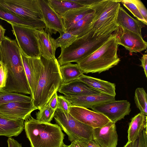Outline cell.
Listing matches in <instances>:
<instances>
[{
	"label": "cell",
	"mask_w": 147,
	"mask_h": 147,
	"mask_svg": "<svg viewBox=\"0 0 147 147\" xmlns=\"http://www.w3.org/2000/svg\"><path fill=\"white\" fill-rule=\"evenodd\" d=\"M77 38V36L67 32H65L59 37L55 39L56 49L58 47L62 51L69 47Z\"/></svg>",
	"instance_id": "obj_30"
},
{
	"label": "cell",
	"mask_w": 147,
	"mask_h": 147,
	"mask_svg": "<svg viewBox=\"0 0 147 147\" xmlns=\"http://www.w3.org/2000/svg\"><path fill=\"white\" fill-rule=\"evenodd\" d=\"M0 19L8 23H12L25 26L30 28V24L22 18L7 10L0 5Z\"/></svg>",
	"instance_id": "obj_28"
},
{
	"label": "cell",
	"mask_w": 147,
	"mask_h": 147,
	"mask_svg": "<svg viewBox=\"0 0 147 147\" xmlns=\"http://www.w3.org/2000/svg\"><path fill=\"white\" fill-rule=\"evenodd\" d=\"M42 66L33 103L40 110L49 102L62 84L59 65L56 57L51 59L40 56Z\"/></svg>",
	"instance_id": "obj_2"
},
{
	"label": "cell",
	"mask_w": 147,
	"mask_h": 147,
	"mask_svg": "<svg viewBox=\"0 0 147 147\" xmlns=\"http://www.w3.org/2000/svg\"><path fill=\"white\" fill-rule=\"evenodd\" d=\"M55 111L51 108L48 103L36 113V119L40 122L49 123L54 117Z\"/></svg>",
	"instance_id": "obj_31"
},
{
	"label": "cell",
	"mask_w": 147,
	"mask_h": 147,
	"mask_svg": "<svg viewBox=\"0 0 147 147\" xmlns=\"http://www.w3.org/2000/svg\"><path fill=\"white\" fill-rule=\"evenodd\" d=\"M134 100L136 105L145 115H147V94L143 88H137L135 91Z\"/></svg>",
	"instance_id": "obj_29"
},
{
	"label": "cell",
	"mask_w": 147,
	"mask_h": 147,
	"mask_svg": "<svg viewBox=\"0 0 147 147\" xmlns=\"http://www.w3.org/2000/svg\"><path fill=\"white\" fill-rule=\"evenodd\" d=\"M34 32L37 39L40 56L48 59L55 58V39L52 37L51 34L44 29L42 30L34 29Z\"/></svg>",
	"instance_id": "obj_17"
},
{
	"label": "cell",
	"mask_w": 147,
	"mask_h": 147,
	"mask_svg": "<svg viewBox=\"0 0 147 147\" xmlns=\"http://www.w3.org/2000/svg\"><path fill=\"white\" fill-rule=\"evenodd\" d=\"M54 117L56 123L67 135L71 142L78 140H92L93 128L79 121L69 113L57 109Z\"/></svg>",
	"instance_id": "obj_6"
},
{
	"label": "cell",
	"mask_w": 147,
	"mask_h": 147,
	"mask_svg": "<svg viewBox=\"0 0 147 147\" xmlns=\"http://www.w3.org/2000/svg\"><path fill=\"white\" fill-rule=\"evenodd\" d=\"M58 96L56 92L48 103L50 107L55 111L58 106Z\"/></svg>",
	"instance_id": "obj_38"
},
{
	"label": "cell",
	"mask_w": 147,
	"mask_h": 147,
	"mask_svg": "<svg viewBox=\"0 0 147 147\" xmlns=\"http://www.w3.org/2000/svg\"><path fill=\"white\" fill-rule=\"evenodd\" d=\"M95 17V13L94 10V11L87 14L65 32L77 36V38L80 37L92 30L91 24Z\"/></svg>",
	"instance_id": "obj_24"
},
{
	"label": "cell",
	"mask_w": 147,
	"mask_h": 147,
	"mask_svg": "<svg viewBox=\"0 0 147 147\" xmlns=\"http://www.w3.org/2000/svg\"><path fill=\"white\" fill-rule=\"evenodd\" d=\"M45 25V31L51 35L58 32L60 35L65 32L62 17L49 5L47 0H37Z\"/></svg>",
	"instance_id": "obj_9"
},
{
	"label": "cell",
	"mask_w": 147,
	"mask_h": 147,
	"mask_svg": "<svg viewBox=\"0 0 147 147\" xmlns=\"http://www.w3.org/2000/svg\"><path fill=\"white\" fill-rule=\"evenodd\" d=\"M6 30L0 24V43H1L5 37Z\"/></svg>",
	"instance_id": "obj_43"
},
{
	"label": "cell",
	"mask_w": 147,
	"mask_h": 147,
	"mask_svg": "<svg viewBox=\"0 0 147 147\" xmlns=\"http://www.w3.org/2000/svg\"><path fill=\"white\" fill-rule=\"evenodd\" d=\"M58 106L57 109L69 113V108L73 105L71 104L63 96H58Z\"/></svg>",
	"instance_id": "obj_34"
},
{
	"label": "cell",
	"mask_w": 147,
	"mask_h": 147,
	"mask_svg": "<svg viewBox=\"0 0 147 147\" xmlns=\"http://www.w3.org/2000/svg\"><path fill=\"white\" fill-rule=\"evenodd\" d=\"M24 123L31 147H60L63 142L65 134L58 124L40 122L31 116Z\"/></svg>",
	"instance_id": "obj_4"
},
{
	"label": "cell",
	"mask_w": 147,
	"mask_h": 147,
	"mask_svg": "<svg viewBox=\"0 0 147 147\" xmlns=\"http://www.w3.org/2000/svg\"><path fill=\"white\" fill-rule=\"evenodd\" d=\"M86 147H100L93 140H88Z\"/></svg>",
	"instance_id": "obj_42"
},
{
	"label": "cell",
	"mask_w": 147,
	"mask_h": 147,
	"mask_svg": "<svg viewBox=\"0 0 147 147\" xmlns=\"http://www.w3.org/2000/svg\"><path fill=\"white\" fill-rule=\"evenodd\" d=\"M92 140L100 147H117L118 135L115 123L110 121L101 127L93 128Z\"/></svg>",
	"instance_id": "obj_13"
},
{
	"label": "cell",
	"mask_w": 147,
	"mask_h": 147,
	"mask_svg": "<svg viewBox=\"0 0 147 147\" xmlns=\"http://www.w3.org/2000/svg\"><path fill=\"white\" fill-rule=\"evenodd\" d=\"M115 22L121 29L134 32L143 37L141 30L145 26L144 24L132 17L121 6L119 9Z\"/></svg>",
	"instance_id": "obj_18"
},
{
	"label": "cell",
	"mask_w": 147,
	"mask_h": 147,
	"mask_svg": "<svg viewBox=\"0 0 147 147\" xmlns=\"http://www.w3.org/2000/svg\"><path fill=\"white\" fill-rule=\"evenodd\" d=\"M21 55L25 73L30 87L33 98L39 78L42 66L40 58H32L25 55L20 50Z\"/></svg>",
	"instance_id": "obj_12"
},
{
	"label": "cell",
	"mask_w": 147,
	"mask_h": 147,
	"mask_svg": "<svg viewBox=\"0 0 147 147\" xmlns=\"http://www.w3.org/2000/svg\"><path fill=\"white\" fill-rule=\"evenodd\" d=\"M0 5L23 19L32 28L39 30L45 29L37 0H0Z\"/></svg>",
	"instance_id": "obj_5"
},
{
	"label": "cell",
	"mask_w": 147,
	"mask_h": 147,
	"mask_svg": "<svg viewBox=\"0 0 147 147\" xmlns=\"http://www.w3.org/2000/svg\"><path fill=\"white\" fill-rule=\"evenodd\" d=\"M147 116L142 112L132 118L128 130V141L135 140L143 130L147 127Z\"/></svg>",
	"instance_id": "obj_23"
},
{
	"label": "cell",
	"mask_w": 147,
	"mask_h": 147,
	"mask_svg": "<svg viewBox=\"0 0 147 147\" xmlns=\"http://www.w3.org/2000/svg\"><path fill=\"white\" fill-rule=\"evenodd\" d=\"M37 109L33 101H13L0 105V114L13 119L29 118L31 113Z\"/></svg>",
	"instance_id": "obj_10"
},
{
	"label": "cell",
	"mask_w": 147,
	"mask_h": 147,
	"mask_svg": "<svg viewBox=\"0 0 147 147\" xmlns=\"http://www.w3.org/2000/svg\"><path fill=\"white\" fill-rule=\"evenodd\" d=\"M101 0H72L78 4L85 7H91Z\"/></svg>",
	"instance_id": "obj_37"
},
{
	"label": "cell",
	"mask_w": 147,
	"mask_h": 147,
	"mask_svg": "<svg viewBox=\"0 0 147 147\" xmlns=\"http://www.w3.org/2000/svg\"><path fill=\"white\" fill-rule=\"evenodd\" d=\"M124 147H132V142L128 141Z\"/></svg>",
	"instance_id": "obj_44"
},
{
	"label": "cell",
	"mask_w": 147,
	"mask_h": 147,
	"mask_svg": "<svg viewBox=\"0 0 147 147\" xmlns=\"http://www.w3.org/2000/svg\"><path fill=\"white\" fill-rule=\"evenodd\" d=\"M1 63H0V67L1 66Z\"/></svg>",
	"instance_id": "obj_47"
},
{
	"label": "cell",
	"mask_w": 147,
	"mask_h": 147,
	"mask_svg": "<svg viewBox=\"0 0 147 147\" xmlns=\"http://www.w3.org/2000/svg\"><path fill=\"white\" fill-rule=\"evenodd\" d=\"M24 122L23 119H11L0 114V136H18L24 129Z\"/></svg>",
	"instance_id": "obj_20"
},
{
	"label": "cell",
	"mask_w": 147,
	"mask_h": 147,
	"mask_svg": "<svg viewBox=\"0 0 147 147\" xmlns=\"http://www.w3.org/2000/svg\"><path fill=\"white\" fill-rule=\"evenodd\" d=\"M47 1L51 7L61 17L69 10L85 7L72 0H47Z\"/></svg>",
	"instance_id": "obj_26"
},
{
	"label": "cell",
	"mask_w": 147,
	"mask_h": 147,
	"mask_svg": "<svg viewBox=\"0 0 147 147\" xmlns=\"http://www.w3.org/2000/svg\"><path fill=\"white\" fill-rule=\"evenodd\" d=\"M141 65H140L143 68L145 74L147 78V54H144L143 55L140 59Z\"/></svg>",
	"instance_id": "obj_40"
},
{
	"label": "cell",
	"mask_w": 147,
	"mask_h": 147,
	"mask_svg": "<svg viewBox=\"0 0 147 147\" xmlns=\"http://www.w3.org/2000/svg\"><path fill=\"white\" fill-rule=\"evenodd\" d=\"M60 147H68V146L65 145L63 142Z\"/></svg>",
	"instance_id": "obj_46"
},
{
	"label": "cell",
	"mask_w": 147,
	"mask_h": 147,
	"mask_svg": "<svg viewBox=\"0 0 147 147\" xmlns=\"http://www.w3.org/2000/svg\"><path fill=\"white\" fill-rule=\"evenodd\" d=\"M95 5L91 7H84L72 9L65 12L61 17L65 32L87 14L94 11L93 7Z\"/></svg>",
	"instance_id": "obj_22"
},
{
	"label": "cell",
	"mask_w": 147,
	"mask_h": 147,
	"mask_svg": "<svg viewBox=\"0 0 147 147\" xmlns=\"http://www.w3.org/2000/svg\"><path fill=\"white\" fill-rule=\"evenodd\" d=\"M130 103L126 100H115L93 106L92 111L102 114L111 122L115 123L129 114Z\"/></svg>",
	"instance_id": "obj_8"
},
{
	"label": "cell",
	"mask_w": 147,
	"mask_h": 147,
	"mask_svg": "<svg viewBox=\"0 0 147 147\" xmlns=\"http://www.w3.org/2000/svg\"><path fill=\"white\" fill-rule=\"evenodd\" d=\"M64 96L72 105L87 109L115 100V97L102 93L89 95H66Z\"/></svg>",
	"instance_id": "obj_16"
},
{
	"label": "cell",
	"mask_w": 147,
	"mask_h": 147,
	"mask_svg": "<svg viewBox=\"0 0 147 147\" xmlns=\"http://www.w3.org/2000/svg\"><path fill=\"white\" fill-rule=\"evenodd\" d=\"M13 101H33L30 96L0 89V105Z\"/></svg>",
	"instance_id": "obj_27"
},
{
	"label": "cell",
	"mask_w": 147,
	"mask_h": 147,
	"mask_svg": "<svg viewBox=\"0 0 147 147\" xmlns=\"http://www.w3.org/2000/svg\"><path fill=\"white\" fill-rule=\"evenodd\" d=\"M1 59H2V55H1V43H0V63H1Z\"/></svg>",
	"instance_id": "obj_45"
},
{
	"label": "cell",
	"mask_w": 147,
	"mask_h": 147,
	"mask_svg": "<svg viewBox=\"0 0 147 147\" xmlns=\"http://www.w3.org/2000/svg\"><path fill=\"white\" fill-rule=\"evenodd\" d=\"M132 147H147V127L144 129L138 138L132 142Z\"/></svg>",
	"instance_id": "obj_33"
},
{
	"label": "cell",
	"mask_w": 147,
	"mask_h": 147,
	"mask_svg": "<svg viewBox=\"0 0 147 147\" xmlns=\"http://www.w3.org/2000/svg\"><path fill=\"white\" fill-rule=\"evenodd\" d=\"M7 75V70L6 66L1 64L0 67V89L6 85Z\"/></svg>",
	"instance_id": "obj_35"
},
{
	"label": "cell",
	"mask_w": 147,
	"mask_h": 147,
	"mask_svg": "<svg viewBox=\"0 0 147 147\" xmlns=\"http://www.w3.org/2000/svg\"><path fill=\"white\" fill-rule=\"evenodd\" d=\"M144 20L147 21V11L145 5L140 0H132Z\"/></svg>",
	"instance_id": "obj_36"
},
{
	"label": "cell",
	"mask_w": 147,
	"mask_h": 147,
	"mask_svg": "<svg viewBox=\"0 0 147 147\" xmlns=\"http://www.w3.org/2000/svg\"><path fill=\"white\" fill-rule=\"evenodd\" d=\"M117 40L118 45L123 46L129 51L131 55L133 53L140 52L147 48V43L143 37L120 27Z\"/></svg>",
	"instance_id": "obj_14"
},
{
	"label": "cell",
	"mask_w": 147,
	"mask_h": 147,
	"mask_svg": "<svg viewBox=\"0 0 147 147\" xmlns=\"http://www.w3.org/2000/svg\"><path fill=\"white\" fill-rule=\"evenodd\" d=\"M58 92L64 95H89L101 93L90 87L79 79L62 84Z\"/></svg>",
	"instance_id": "obj_19"
},
{
	"label": "cell",
	"mask_w": 147,
	"mask_h": 147,
	"mask_svg": "<svg viewBox=\"0 0 147 147\" xmlns=\"http://www.w3.org/2000/svg\"><path fill=\"white\" fill-rule=\"evenodd\" d=\"M119 28L115 22L97 31L92 29L77 38L69 47L61 51L57 59L59 65L71 62L78 63L97 50L117 31Z\"/></svg>",
	"instance_id": "obj_1"
},
{
	"label": "cell",
	"mask_w": 147,
	"mask_h": 147,
	"mask_svg": "<svg viewBox=\"0 0 147 147\" xmlns=\"http://www.w3.org/2000/svg\"><path fill=\"white\" fill-rule=\"evenodd\" d=\"M140 21L147 25V21L144 18L132 0H119Z\"/></svg>",
	"instance_id": "obj_32"
},
{
	"label": "cell",
	"mask_w": 147,
	"mask_h": 147,
	"mask_svg": "<svg viewBox=\"0 0 147 147\" xmlns=\"http://www.w3.org/2000/svg\"><path fill=\"white\" fill-rule=\"evenodd\" d=\"M78 79L101 93L114 97L115 96V84L114 83L83 74L79 77Z\"/></svg>",
	"instance_id": "obj_21"
},
{
	"label": "cell",
	"mask_w": 147,
	"mask_h": 147,
	"mask_svg": "<svg viewBox=\"0 0 147 147\" xmlns=\"http://www.w3.org/2000/svg\"><path fill=\"white\" fill-rule=\"evenodd\" d=\"M69 113L79 121L93 128L101 127L111 121L101 113L72 105Z\"/></svg>",
	"instance_id": "obj_11"
},
{
	"label": "cell",
	"mask_w": 147,
	"mask_h": 147,
	"mask_svg": "<svg viewBox=\"0 0 147 147\" xmlns=\"http://www.w3.org/2000/svg\"><path fill=\"white\" fill-rule=\"evenodd\" d=\"M119 30L95 51L77 63L83 74H99L119 63L120 59L117 54V36Z\"/></svg>",
	"instance_id": "obj_3"
},
{
	"label": "cell",
	"mask_w": 147,
	"mask_h": 147,
	"mask_svg": "<svg viewBox=\"0 0 147 147\" xmlns=\"http://www.w3.org/2000/svg\"><path fill=\"white\" fill-rule=\"evenodd\" d=\"M12 31L20 50L30 57L39 58L40 54L34 29L12 23Z\"/></svg>",
	"instance_id": "obj_7"
},
{
	"label": "cell",
	"mask_w": 147,
	"mask_h": 147,
	"mask_svg": "<svg viewBox=\"0 0 147 147\" xmlns=\"http://www.w3.org/2000/svg\"><path fill=\"white\" fill-rule=\"evenodd\" d=\"M8 147H22L21 144L11 137H9L7 140Z\"/></svg>",
	"instance_id": "obj_41"
},
{
	"label": "cell",
	"mask_w": 147,
	"mask_h": 147,
	"mask_svg": "<svg viewBox=\"0 0 147 147\" xmlns=\"http://www.w3.org/2000/svg\"><path fill=\"white\" fill-rule=\"evenodd\" d=\"M60 70L62 79V84L78 79L79 77L83 74L77 63L73 64L70 63L60 66Z\"/></svg>",
	"instance_id": "obj_25"
},
{
	"label": "cell",
	"mask_w": 147,
	"mask_h": 147,
	"mask_svg": "<svg viewBox=\"0 0 147 147\" xmlns=\"http://www.w3.org/2000/svg\"><path fill=\"white\" fill-rule=\"evenodd\" d=\"M88 140H78L73 141L68 147H86Z\"/></svg>",
	"instance_id": "obj_39"
},
{
	"label": "cell",
	"mask_w": 147,
	"mask_h": 147,
	"mask_svg": "<svg viewBox=\"0 0 147 147\" xmlns=\"http://www.w3.org/2000/svg\"><path fill=\"white\" fill-rule=\"evenodd\" d=\"M121 6L119 0H109L100 14L95 17L92 24L91 29L97 31L102 27L116 22L117 14Z\"/></svg>",
	"instance_id": "obj_15"
}]
</instances>
